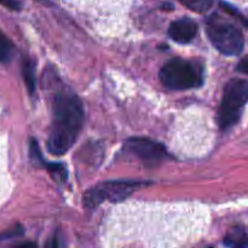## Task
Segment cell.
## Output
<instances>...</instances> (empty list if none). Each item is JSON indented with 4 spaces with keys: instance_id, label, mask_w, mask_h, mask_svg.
Returning a JSON list of instances; mask_svg holds the SVG:
<instances>
[{
    "instance_id": "7a4b0ae2",
    "label": "cell",
    "mask_w": 248,
    "mask_h": 248,
    "mask_svg": "<svg viewBox=\"0 0 248 248\" xmlns=\"http://www.w3.org/2000/svg\"><path fill=\"white\" fill-rule=\"evenodd\" d=\"M248 102V80L232 79L224 87L217 121L222 130H229L240 120L242 109Z\"/></svg>"
},
{
    "instance_id": "9c48e42d",
    "label": "cell",
    "mask_w": 248,
    "mask_h": 248,
    "mask_svg": "<svg viewBox=\"0 0 248 248\" xmlns=\"http://www.w3.org/2000/svg\"><path fill=\"white\" fill-rule=\"evenodd\" d=\"M177 1H179L191 11L198 12V14L208 11L213 4V0H177Z\"/></svg>"
},
{
    "instance_id": "3957f363",
    "label": "cell",
    "mask_w": 248,
    "mask_h": 248,
    "mask_svg": "<svg viewBox=\"0 0 248 248\" xmlns=\"http://www.w3.org/2000/svg\"><path fill=\"white\" fill-rule=\"evenodd\" d=\"M208 39L223 55L237 56L242 52L245 38L239 27L225 21L218 15L210 17L206 26Z\"/></svg>"
},
{
    "instance_id": "7c38bea8",
    "label": "cell",
    "mask_w": 248,
    "mask_h": 248,
    "mask_svg": "<svg viewBox=\"0 0 248 248\" xmlns=\"http://www.w3.org/2000/svg\"><path fill=\"white\" fill-rule=\"evenodd\" d=\"M22 234V228H16V229H12L10 230V232H2V234H0V241H2V240H6V239H11V237H15V236H18V235Z\"/></svg>"
},
{
    "instance_id": "8992f818",
    "label": "cell",
    "mask_w": 248,
    "mask_h": 248,
    "mask_svg": "<svg viewBox=\"0 0 248 248\" xmlns=\"http://www.w3.org/2000/svg\"><path fill=\"white\" fill-rule=\"evenodd\" d=\"M125 149L149 166H155L167 157L166 148L161 143L144 137L130 138L126 142Z\"/></svg>"
},
{
    "instance_id": "5bb4252c",
    "label": "cell",
    "mask_w": 248,
    "mask_h": 248,
    "mask_svg": "<svg viewBox=\"0 0 248 248\" xmlns=\"http://www.w3.org/2000/svg\"><path fill=\"white\" fill-rule=\"evenodd\" d=\"M239 70H241L242 73H247L248 74V60H244L239 65Z\"/></svg>"
},
{
    "instance_id": "8fae6325",
    "label": "cell",
    "mask_w": 248,
    "mask_h": 248,
    "mask_svg": "<svg viewBox=\"0 0 248 248\" xmlns=\"http://www.w3.org/2000/svg\"><path fill=\"white\" fill-rule=\"evenodd\" d=\"M41 165H44L46 167V170L50 172V174L55 178L56 182H58V183H64L68 173L67 170H65V167L62 164H46L45 160H44L41 162Z\"/></svg>"
},
{
    "instance_id": "30bf717a",
    "label": "cell",
    "mask_w": 248,
    "mask_h": 248,
    "mask_svg": "<svg viewBox=\"0 0 248 248\" xmlns=\"http://www.w3.org/2000/svg\"><path fill=\"white\" fill-rule=\"evenodd\" d=\"M12 52H14L12 43L2 31H0V62H9L12 57Z\"/></svg>"
},
{
    "instance_id": "5b68a950",
    "label": "cell",
    "mask_w": 248,
    "mask_h": 248,
    "mask_svg": "<svg viewBox=\"0 0 248 248\" xmlns=\"http://www.w3.org/2000/svg\"><path fill=\"white\" fill-rule=\"evenodd\" d=\"M145 182L135 181H109L98 184L90 189L85 195V205L92 208L101 205L103 201H120L125 200L136 189L145 186Z\"/></svg>"
},
{
    "instance_id": "4fadbf2b",
    "label": "cell",
    "mask_w": 248,
    "mask_h": 248,
    "mask_svg": "<svg viewBox=\"0 0 248 248\" xmlns=\"http://www.w3.org/2000/svg\"><path fill=\"white\" fill-rule=\"evenodd\" d=\"M0 5L7 7L10 10H19L21 9V5L17 0H0Z\"/></svg>"
},
{
    "instance_id": "277c9868",
    "label": "cell",
    "mask_w": 248,
    "mask_h": 248,
    "mask_svg": "<svg viewBox=\"0 0 248 248\" xmlns=\"http://www.w3.org/2000/svg\"><path fill=\"white\" fill-rule=\"evenodd\" d=\"M159 77L164 86L176 91L195 89L202 84L200 70L182 58H173L164 64Z\"/></svg>"
},
{
    "instance_id": "ba28073f",
    "label": "cell",
    "mask_w": 248,
    "mask_h": 248,
    "mask_svg": "<svg viewBox=\"0 0 248 248\" xmlns=\"http://www.w3.org/2000/svg\"><path fill=\"white\" fill-rule=\"evenodd\" d=\"M22 77L26 82L29 94H34L35 92V67H34V63L28 58L22 62Z\"/></svg>"
},
{
    "instance_id": "6da1fadb",
    "label": "cell",
    "mask_w": 248,
    "mask_h": 248,
    "mask_svg": "<svg viewBox=\"0 0 248 248\" xmlns=\"http://www.w3.org/2000/svg\"><path fill=\"white\" fill-rule=\"evenodd\" d=\"M52 125L47 140L51 154L63 155L73 147L84 126L81 101L72 92H58L52 103Z\"/></svg>"
},
{
    "instance_id": "52a82bcc",
    "label": "cell",
    "mask_w": 248,
    "mask_h": 248,
    "mask_svg": "<svg viewBox=\"0 0 248 248\" xmlns=\"http://www.w3.org/2000/svg\"><path fill=\"white\" fill-rule=\"evenodd\" d=\"M198 24L190 18H181L172 22L169 28V35L178 44H189L198 34Z\"/></svg>"
}]
</instances>
